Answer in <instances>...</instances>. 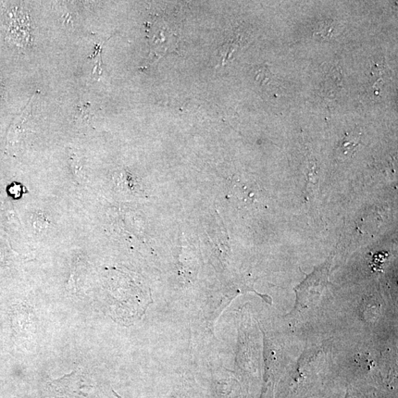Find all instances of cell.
Returning a JSON list of instances; mask_svg holds the SVG:
<instances>
[{
    "label": "cell",
    "mask_w": 398,
    "mask_h": 398,
    "mask_svg": "<svg viewBox=\"0 0 398 398\" xmlns=\"http://www.w3.org/2000/svg\"><path fill=\"white\" fill-rule=\"evenodd\" d=\"M48 225V221L44 215L38 214L33 218V227L37 231L44 230Z\"/></svg>",
    "instance_id": "cell-1"
},
{
    "label": "cell",
    "mask_w": 398,
    "mask_h": 398,
    "mask_svg": "<svg viewBox=\"0 0 398 398\" xmlns=\"http://www.w3.org/2000/svg\"><path fill=\"white\" fill-rule=\"evenodd\" d=\"M4 98V86L1 79H0V102L3 101Z\"/></svg>",
    "instance_id": "cell-2"
}]
</instances>
